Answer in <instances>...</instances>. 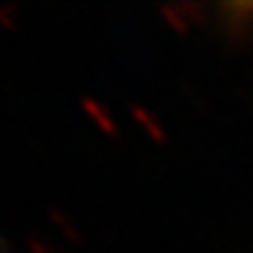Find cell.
I'll list each match as a JSON object with an SVG mask.
<instances>
[{"label":"cell","instance_id":"cell-1","mask_svg":"<svg viewBox=\"0 0 253 253\" xmlns=\"http://www.w3.org/2000/svg\"><path fill=\"white\" fill-rule=\"evenodd\" d=\"M80 109H83L88 117L98 124V129H101L103 134H109V137H117V134H119V126H117V122H114L111 111L103 106L101 101L90 98V96H83V98H80Z\"/></svg>","mask_w":253,"mask_h":253},{"label":"cell","instance_id":"cell-8","mask_svg":"<svg viewBox=\"0 0 253 253\" xmlns=\"http://www.w3.org/2000/svg\"><path fill=\"white\" fill-rule=\"evenodd\" d=\"M0 253H8V243H5L3 238H0Z\"/></svg>","mask_w":253,"mask_h":253},{"label":"cell","instance_id":"cell-5","mask_svg":"<svg viewBox=\"0 0 253 253\" xmlns=\"http://www.w3.org/2000/svg\"><path fill=\"white\" fill-rule=\"evenodd\" d=\"M178 8H181V13L186 16L189 24H197V26H202V24H204V8H202L199 3L183 0V3H178Z\"/></svg>","mask_w":253,"mask_h":253},{"label":"cell","instance_id":"cell-2","mask_svg":"<svg viewBox=\"0 0 253 253\" xmlns=\"http://www.w3.org/2000/svg\"><path fill=\"white\" fill-rule=\"evenodd\" d=\"M129 114H132V119L137 122L145 129V134L150 137L153 142H160L163 145L166 140H168V132H166V126L158 122V117L150 111V109H145V106H140V103H132L129 106Z\"/></svg>","mask_w":253,"mask_h":253},{"label":"cell","instance_id":"cell-4","mask_svg":"<svg viewBox=\"0 0 253 253\" xmlns=\"http://www.w3.org/2000/svg\"><path fill=\"white\" fill-rule=\"evenodd\" d=\"M158 13L166 18V24L173 29L176 34H186L189 31V21H186V16L181 13V8L178 5H168V3H163L158 8Z\"/></svg>","mask_w":253,"mask_h":253},{"label":"cell","instance_id":"cell-6","mask_svg":"<svg viewBox=\"0 0 253 253\" xmlns=\"http://www.w3.org/2000/svg\"><path fill=\"white\" fill-rule=\"evenodd\" d=\"M16 8L13 5H0V26L3 29H16Z\"/></svg>","mask_w":253,"mask_h":253},{"label":"cell","instance_id":"cell-7","mask_svg":"<svg viewBox=\"0 0 253 253\" xmlns=\"http://www.w3.org/2000/svg\"><path fill=\"white\" fill-rule=\"evenodd\" d=\"M26 248H29L31 253H54V251L44 243L42 238H37V235H29V238H26Z\"/></svg>","mask_w":253,"mask_h":253},{"label":"cell","instance_id":"cell-3","mask_svg":"<svg viewBox=\"0 0 253 253\" xmlns=\"http://www.w3.org/2000/svg\"><path fill=\"white\" fill-rule=\"evenodd\" d=\"M47 214H49V220L57 225V227H60V233H62V238L67 240V243H83V235H80V230L73 225V220H70V217H67L62 210H57V207H49V210H47Z\"/></svg>","mask_w":253,"mask_h":253}]
</instances>
